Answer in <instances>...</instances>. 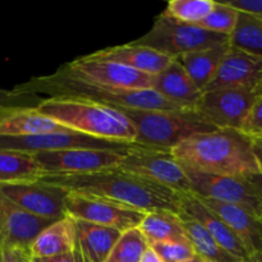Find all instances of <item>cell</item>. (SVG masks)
Here are the masks:
<instances>
[{
    "label": "cell",
    "mask_w": 262,
    "mask_h": 262,
    "mask_svg": "<svg viewBox=\"0 0 262 262\" xmlns=\"http://www.w3.org/2000/svg\"><path fill=\"white\" fill-rule=\"evenodd\" d=\"M40 181L68 192L101 197L143 212L170 211L179 214L183 194L146 181L118 168L91 174H46Z\"/></svg>",
    "instance_id": "6da1fadb"
},
{
    "label": "cell",
    "mask_w": 262,
    "mask_h": 262,
    "mask_svg": "<svg viewBox=\"0 0 262 262\" xmlns=\"http://www.w3.org/2000/svg\"><path fill=\"white\" fill-rule=\"evenodd\" d=\"M18 99L33 95H48L49 99L78 100L117 110H182L164 99L155 90H125L102 86L67 76L56 69L53 74L33 77L12 90Z\"/></svg>",
    "instance_id": "7a4b0ae2"
},
{
    "label": "cell",
    "mask_w": 262,
    "mask_h": 262,
    "mask_svg": "<svg viewBox=\"0 0 262 262\" xmlns=\"http://www.w3.org/2000/svg\"><path fill=\"white\" fill-rule=\"evenodd\" d=\"M171 154L182 166L205 173L247 177L260 171L252 140L242 130L216 129L194 136L179 143Z\"/></svg>",
    "instance_id": "3957f363"
},
{
    "label": "cell",
    "mask_w": 262,
    "mask_h": 262,
    "mask_svg": "<svg viewBox=\"0 0 262 262\" xmlns=\"http://www.w3.org/2000/svg\"><path fill=\"white\" fill-rule=\"evenodd\" d=\"M40 114L68 129L101 140L135 143L136 129L120 110L78 100L45 99L35 106Z\"/></svg>",
    "instance_id": "277c9868"
},
{
    "label": "cell",
    "mask_w": 262,
    "mask_h": 262,
    "mask_svg": "<svg viewBox=\"0 0 262 262\" xmlns=\"http://www.w3.org/2000/svg\"><path fill=\"white\" fill-rule=\"evenodd\" d=\"M136 129L135 143L150 148L171 151L179 143L212 132L217 128L196 109L171 110H120Z\"/></svg>",
    "instance_id": "5b68a950"
},
{
    "label": "cell",
    "mask_w": 262,
    "mask_h": 262,
    "mask_svg": "<svg viewBox=\"0 0 262 262\" xmlns=\"http://www.w3.org/2000/svg\"><path fill=\"white\" fill-rule=\"evenodd\" d=\"M132 42L147 46L169 58L177 59L192 51L229 42V36L210 32L199 26L178 22L161 13L150 31Z\"/></svg>",
    "instance_id": "8992f818"
},
{
    "label": "cell",
    "mask_w": 262,
    "mask_h": 262,
    "mask_svg": "<svg viewBox=\"0 0 262 262\" xmlns=\"http://www.w3.org/2000/svg\"><path fill=\"white\" fill-rule=\"evenodd\" d=\"M118 169L181 194L192 193L191 182L171 151L145 147L135 143L124 154Z\"/></svg>",
    "instance_id": "52a82bcc"
},
{
    "label": "cell",
    "mask_w": 262,
    "mask_h": 262,
    "mask_svg": "<svg viewBox=\"0 0 262 262\" xmlns=\"http://www.w3.org/2000/svg\"><path fill=\"white\" fill-rule=\"evenodd\" d=\"M182 168L191 182L194 196L235 205L262 217V206L246 177L219 176L187 166Z\"/></svg>",
    "instance_id": "ba28073f"
},
{
    "label": "cell",
    "mask_w": 262,
    "mask_h": 262,
    "mask_svg": "<svg viewBox=\"0 0 262 262\" xmlns=\"http://www.w3.org/2000/svg\"><path fill=\"white\" fill-rule=\"evenodd\" d=\"M262 90L220 89L202 94L196 110L217 129L242 130Z\"/></svg>",
    "instance_id": "9c48e42d"
},
{
    "label": "cell",
    "mask_w": 262,
    "mask_h": 262,
    "mask_svg": "<svg viewBox=\"0 0 262 262\" xmlns=\"http://www.w3.org/2000/svg\"><path fill=\"white\" fill-rule=\"evenodd\" d=\"M66 210L67 215L72 219L105 225L122 233L138 228L146 214L112 200L74 192H68L67 194Z\"/></svg>",
    "instance_id": "30bf717a"
},
{
    "label": "cell",
    "mask_w": 262,
    "mask_h": 262,
    "mask_svg": "<svg viewBox=\"0 0 262 262\" xmlns=\"http://www.w3.org/2000/svg\"><path fill=\"white\" fill-rule=\"evenodd\" d=\"M125 152L74 148V150L36 152L32 155L42 169L43 176L46 174L74 176V174H91L118 168Z\"/></svg>",
    "instance_id": "8fae6325"
},
{
    "label": "cell",
    "mask_w": 262,
    "mask_h": 262,
    "mask_svg": "<svg viewBox=\"0 0 262 262\" xmlns=\"http://www.w3.org/2000/svg\"><path fill=\"white\" fill-rule=\"evenodd\" d=\"M58 71L74 78L114 89L150 90L154 83V76L150 74L113 61L94 60L84 55L63 64Z\"/></svg>",
    "instance_id": "7c38bea8"
},
{
    "label": "cell",
    "mask_w": 262,
    "mask_h": 262,
    "mask_svg": "<svg viewBox=\"0 0 262 262\" xmlns=\"http://www.w3.org/2000/svg\"><path fill=\"white\" fill-rule=\"evenodd\" d=\"M133 145L135 143L101 140V138L82 135L74 130L27 136V137H0V150L22 151L27 154L74 150V148H92V150L125 152Z\"/></svg>",
    "instance_id": "4fadbf2b"
},
{
    "label": "cell",
    "mask_w": 262,
    "mask_h": 262,
    "mask_svg": "<svg viewBox=\"0 0 262 262\" xmlns=\"http://www.w3.org/2000/svg\"><path fill=\"white\" fill-rule=\"evenodd\" d=\"M0 192L25 211L43 217L59 220L67 216L66 199L68 191L42 181L0 184Z\"/></svg>",
    "instance_id": "5bb4252c"
},
{
    "label": "cell",
    "mask_w": 262,
    "mask_h": 262,
    "mask_svg": "<svg viewBox=\"0 0 262 262\" xmlns=\"http://www.w3.org/2000/svg\"><path fill=\"white\" fill-rule=\"evenodd\" d=\"M220 89L262 90V56L230 46L204 92Z\"/></svg>",
    "instance_id": "9a60e30c"
},
{
    "label": "cell",
    "mask_w": 262,
    "mask_h": 262,
    "mask_svg": "<svg viewBox=\"0 0 262 262\" xmlns=\"http://www.w3.org/2000/svg\"><path fill=\"white\" fill-rule=\"evenodd\" d=\"M54 222L25 211L0 192V251L13 247L30 250L38 233Z\"/></svg>",
    "instance_id": "2e32d148"
},
{
    "label": "cell",
    "mask_w": 262,
    "mask_h": 262,
    "mask_svg": "<svg viewBox=\"0 0 262 262\" xmlns=\"http://www.w3.org/2000/svg\"><path fill=\"white\" fill-rule=\"evenodd\" d=\"M84 56L89 59H94V60L113 61V63L122 64V66L129 67L135 71L142 72V73L150 74V76H156L163 72L174 60L154 49L137 45V43H133L132 41L124 43V45L101 49V50L94 51Z\"/></svg>",
    "instance_id": "e0dca14e"
},
{
    "label": "cell",
    "mask_w": 262,
    "mask_h": 262,
    "mask_svg": "<svg viewBox=\"0 0 262 262\" xmlns=\"http://www.w3.org/2000/svg\"><path fill=\"white\" fill-rule=\"evenodd\" d=\"M181 211L186 212L199 222L223 250L245 262L250 258L247 250L234 232L193 193L182 196Z\"/></svg>",
    "instance_id": "ac0fdd59"
},
{
    "label": "cell",
    "mask_w": 262,
    "mask_h": 262,
    "mask_svg": "<svg viewBox=\"0 0 262 262\" xmlns=\"http://www.w3.org/2000/svg\"><path fill=\"white\" fill-rule=\"evenodd\" d=\"M68 130L71 129L40 114L35 107L0 106V137H27Z\"/></svg>",
    "instance_id": "d6986e66"
},
{
    "label": "cell",
    "mask_w": 262,
    "mask_h": 262,
    "mask_svg": "<svg viewBox=\"0 0 262 262\" xmlns=\"http://www.w3.org/2000/svg\"><path fill=\"white\" fill-rule=\"evenodd\" d=\"M199 199L234 232L250 257L262 250V217L235 205L224 204L216 200Z\"/></svg>",
    "instance_id": "ffe728a7"
},
{
    "label": "cell",
    "mask_w": 262,
    "mask_h": 262,
    "mask_svg": "<svg viewBox=\"0 0 262 262\" xmlns=\"http://www.w3.org/2000/svg\"><path fill=\"white\" fill-rule=\"evenodd\" d=\"M152 90L182 109H196L204 94L177 59L154 76Z\"/></svg>",
    "instance_id": "44dd1931"
},
{
    "label": "cell",
    "mask_w": 262,
    "mask_h": 262,
    "mask_svg": "<svg viewBox=\"0 0 262 262\" xmlns=\"http://www.w3.org/2000/svg\"><path fill=\"white\" fill-rule=\"evenodd\" d=\"M76 248V225L74 220L67 215L38 233L30 246V255L32 258L54 257L72 252Z\"/></svg>",
    "instance_id": "7402d4cb"
},
{
    "label": "cell",
    "mask_w": 262,
    "mask_h": 262,
    "mask_svg": "<svg viewBox=\"0 0 262 262\" xmlns=\"http://www.w3.org/2000/svg\"><path fill=\"white\" fill-rule=\"evenodd\" d=\"M74 220L77 246L86 262H106L122 232L94 223Z\"/></svg>",
    "instance_id": "603a6c76"
},
{
    "label": "cell",
    "mask_w": 262,
    "mask_h": 262,
    "mask_svg": "<svg viewBox=\"0 0 262 262\" xmlns=\"http://www.w3.org/2000/svg\"><path fill=\"white\" fill-rule=\"evenodd\" d=\"M229 42L220 43L211 48L202 49V50L192 51L177 58L184 71L193 81V83L204 92L207 84L212 81L223 58L229 50Z\"/></svg>",
    "instance_id": "cb8c5ba5"
},
{
    "label": "cell",
    "mask_w": 262,
    "mask_h": 262,
    "mask_svg": "<svg viewBox=\"0 0 262 262\" xmlns=\"http://www.w3.org/2000/svg\"><path fill=\"white\" fill-rule=\"evenodd\" d=\"M148 245L158 242L188 239L184 232L179 214L170 211L146 212L142 222L138 225Z\"/></svg>",
    "instance_id": "d4e9b609"
},
{
    "label": "cell",
    "mask_w": 262,
    "mask_h": 262,
    "mask_svg": "<svg viewBox=\"0 0 262 262\" xmlns=\"http://www.w3.org/2000/svg\"><path fill=\"white\" fill-rule=\"evenodd\" d=\"M42 169L32 154L0 150V184L40 181Z\"/></svg>",
    "instance_id": "484cf974"
},
{
    "label": "cell",
    "mask_w": 262,
    "mask_h": 262,
    "mask_svg": "<svg viewBox=\"0 0 262 262\" xmlns=\"http://www.w3.org/2000/svg\"><path fill=\"white\" fill-rule=\"evenodd\" d=\"M179 216L182 219L187 238L193 246L197 256L209 262H245L223 250L216 241L207 233V230L188 214L181 211Z\"/></svg>",
    "instance_id": "4316f807"
},
{
    "label": "cell",
    "mask_w": 262,
    "mask_h": 262,
    "mask_svg": "<svg viewBox=\"0 0 262 262\" xmlns=\"http://www.w3.org/2000/svg\"><path fill=\"white\" fill-rule=\"evenodd\" d=\"M229 45L246 53L262 56V19L239 12Z\"/></svg>",
    "instance_id": "83f0119b"
},
{
    "label": "cell",
    "mask_w": 262,
    "mask_h": 262,
    "mask_svg": "<svg viewBox=\"0 0 262 262\" xmlns=\"http://www.w3.org/2000/svg\"><path fill=\"white\" fill-rule=\"evenodd\" d=\"M150 247L147 239L138 228H132L120 234L106 262H140Z\"/></svg>",
    "instance_id": "f1b7e54d"
},
{
    "label": "cell",
    "mask_w": 262,
    "mask_h": 262,
    "mask_svg": "<svg viewBox=\"0 0 262 262\" xmlns=\"http://www.w3.org/2000/svg\"><path fill=\"white\" fill-rule=\"evenodd\" d=\"M214 0H170L164 15L187 25H199L212 9Z\"/></svg>",
    "instance_id": "f546056e"
},
{
    "label": "cell",
    "mask_w": 262,
    "mask_h": 262,
    "mask_svg": "<svg viewBox=\"0 0 262 262\" xmlns=\"http://www.w3.org/2000/svg\"><path fill=\"white\" fill-rule=\"evenodd\" d=\"M238 14V10L225 4L224 2H215L214 9L196 26L210 32L230 36L237 25Z\"/></svg>",
    "instance_id": "4dcf8cb0"
},
{
    "label": "cell",
    "mask_w": 262,
    "mask_h": 262,
    "mask_svg": "<svg viewBox=\"0 0 262 262\" xmlns=\"http://www.w3.org/2000/svg\"><path fill=\"white\" fill-rule=\"evenodd\" d=\"M150 247L158 253L163 262H183L197 256L193 246L188 239L158 242L150 245Z\"/></svg>",
    "instance_id": "1f68e13d"
},
{
    "label": "cell",
    "mask_w": 262,
    "mask_h": 262,
    "mask_svg": "<svg viewBox=\"0 0 262 262\" xmlns=\"http://www.w3.org/2000/svg\"><path fill=\"white\" fill-rule=\"evenodd\" d=\"M242 132L247 135L251 140L262 141V94L251 107L243 124Z\"/></svg>",
    "instance_id": "d6a6232c"
},
{
    "label": "cell",
    "mask_w": 262,
    "mask_h": 262,
    "mask_svg": "<svg viewBox=\"0 0 262 262\" xmlns=\"http://www.w3.org/2000/svg\"><path fill=\"white\" fill-rule=\"evenodd\" d=\"M224 3L238 12L262 19V0H228Z\"/></svg>",
    "instance_id": "836d02e7"
},
{
    "label": "cell",
    "mask_w": 262,
    "mask_h": 262,
    "mask_svg": "<svg viewBox=\"0 0 262 262\" xmlns=\"http://www.w3.org/2000/svg\"><path fill=\"white\" fill-rule=\"evenodd\" d=\"M3 262H31L32 257L28 248H5L0 251Z\"/></svg>",
    "instance_id": "e575fe53"
},
{
    "label": "cell",
    "mask_w": 262,
    "mask_h": 262,
    "mask_svg": "<svg viewBox=\"0 0 262 262\" xmlns=\"http://www.w3.org/2000/svg\"><path fill=\"white\" fill-rule=\"evenodd\" d=\"M31 262H86L83 258V255H82L81 250L77 248L72 252L64 253V255L54 256V257H45V258H32Z\"/></svg>",
    "instance_id": "d590c367"
},
{
    "label": "cell",
    "mask_w": 262,
    "mask_h": 262,
    "mask_svg": "<svg viewBox=\"0 0 262 262\" xmlns=\"http://www.w3.org/2000/svg\"><path fill=\"white\" fill-rule=\"evenodd\" d=\"M246 179H247L248 183H250L251 187L253 188V191H255L256 196H257L258 201H260L262 206V173L258 171V173L250 174V176L246 177Z\"/></svg>",
    "instance_id": "8d00e7d4"
},
{
    "label": "cell",
    "mask_w": 262,
    "mask_h": 262,
    "mask_svg": "<svg viewBox=\"0 0 262 262\" xmlns=\"http://www.w3.org/2000/svg\"><path fill=\"white\" fill-rule=\"evenodd\" d=\"M18 97L13 95L12 91L0 89V106H10V105H18Z\"/></svg>",
    "instance_id": "74e56055"
},
{
    "label": "cell",
    "mask_w": 262,
    "mask_h": 262,
    "mask_svg": "<svg viewBox=\"0 0 262 262\" xmlns=\"http://www.w3.org/2000/svg\"><path fill=\"white\" fill-rule=\"evenodd\" d=\"M140 262H163V260L159 257V255L152 250V248L148 247L147 250H146V252L143 253Z\"/></svg>",
    "instance_id": "f35d334b"
},
{
    "label": "cell",
    "mask_w": 262,
    "mask_h": 262,
    "mask_svg": "<svg viewBox=\"0 0 262 262\" xmlns=\"http://www.w3.org/2000/svg\"><path fill=\"white\" fill-rule=\"evenodd\" d=\"M252 147L256 159L258 161V165H260V171L262 173V141L252 140Z\"/></svg>",
    "instance_id": "ab89813d"
},
{
    "label": "cell",
    "mask_w": 262,
    "mask_h": 262,
    "mask_svg": "<svg viewBox=\"0 0 262 262\" xmlns=\"http://www.w3.org/2000/svg\"><path fill=\"white\" fill-rule=\"evenodd\" d=\"M246 262H262V250L258 251V252L255 253L253 256H251Z\"/></svg>",
    "instance_id": "60d3db41"
},
{
    "label": "cell",
    "mask_w": 262,
    "mask_h": 262,
    "mask_svg": "<svg viewBox=\"0 0 262 262\" xmlns=\"http://www.w3.org/2000/svg\"><path fill=\"white\" fill-rule=\"evenodd\" d=\"M183 262H205V260L202 257H200V256H194V257L191 258V260H187Z\"/></svg>",
    "instance_id": "b9f144b4"
},
{
    "label": "cell",
    "mask_w": 262,
    "mask_h": 262,
    "mask_svg": "<svg viewBox=\"0 0 262 262\" xmlns=\"http://www.w3.org/2000/svg\"><path fill=\"white\" fill-rule=\"evenodd\" d=\"M0 262H3V261H2V255H0Z\"/></svg>",
    "instance_id": "7bdbcfd3"
},
{
    "label": "cell",
    "mask_w": 262,
    "mask_h": 262,
    "mask_svg": "<svg viewBox=\"0 0 262 262\" xmlns=\"http://www.w3.org/2000/svg\"><path fill=\"white\" fill-rule=\"evenodd\" d=\"M205 262H209V261H205Z\"/></svg>",
    "instance_id": "ee69618b"
}]
</instances>
